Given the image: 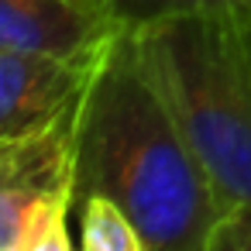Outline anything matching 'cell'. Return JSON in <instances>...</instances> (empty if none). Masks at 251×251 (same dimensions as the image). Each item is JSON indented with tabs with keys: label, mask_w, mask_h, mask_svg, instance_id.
<instances>
[{
	"label": "cell",
	"mask_w": 251,
	"mask_h": 251,
	"mask_svg": "<svg viewBox=\"0 0 251 251\" xmlns=\"http://www.w3.org/2000/svg\"><path fill=\"white\" fill-rule=\"evenodd\" d=\"M100 62L0 49V141L35 134L83 103Z\"/></svg>",
	"instance_id": "cell-4"
},
{
	"label": "cell",
	"mask_w": 251,
	"mask_h": 251,
	"mask_svg": "<svg viewBox=\"0 0 251 251\" xmlns=\"http://www.w3.org/2000/svg\"><path fill=\"white\" fill-rule=\"evenodd\" d=\"M121 35L93 0H0V49L100 62Z\"/></svg>",
	"instance_id": "cell-5"
},
{
	"label": "cell",
	"mask_w": 251,
	"mask_h": 251,
	"mask_svg": "<svg viewBox=\"0 0 251 251\" xmlns=\"http://www.w3.org/2000/svg\"><path fill=\"white\" fill-rule=\"evenodd\" d=\"M86 100V97H83ZM83 103L49 127L0 141V251H73Z\"/></svg>",
	"instance_id": "cell-3"
},
{
	"label": "cell",
	"mask_w": 251,
	"mask_h": 251,
	"mask_svg": "<svg viewBox=\"0 0 251 251\" xmlns=\"http://www.w3.org/2000/svg\"><path fill=\"white\" fill-rule=\"evenodd\" d=\"M124 31L151 28L165 18L196 14V11H251V0H93Z\"/></svg>",
	"instance_id": "cell-7"
},
{
	"label": "cell",
	"mask_w": 251,
	"mask_h": 251,
	"mask_svg": "<svg viewBox=\"0 0 251 251\" xmlns=\"http://www.w3.org/2000/svg\"><path fill=\"white\" fill-rule=\"evenodd\" d=\"M110 196L148 251H206L224 213L182 124L124 31L100 62L79 121L76 200Z\"/></svg>",
	"instance_id": "cell-1"
},
{
	"label": "cell",
	"mask_w": 251,
	"mask_h": 251,
	"mask_svg": "<svg viewBox=\"0 0 251 251\" xmlns=\"http://www.w3.org/2000/svg\"><path fill=\"white\" fill-rule=\"evenodd\" d=\"M134 42L224 210L251 203V11L165 18Z\"/></svg>",
	"instance_id": "cell-2"
},
{
	"label": "cell",
	"mask_w": 251,
	"mask_h": 251,
	"mask_svg": "<svg viewBox=\"0 0 251 251\" xmlns=\"http://www.w3.org/2000/svg\"><path fill=\"white\" fill-rule=\"evenodd\" d=\"M76 248L83 251H148L141 230L110 196H86L73 206Z\"/></svg>",
	"instance_id": "cell-6"
},
{
	"label": "cell",
	"mask_w": 251,
	"mask_h": 251,
	"mask_svg": "<svg viewBox=\"0 0 251 251\" xmlns=\"http://www.w3.org/2000/svg\"><path fill=\"white\" fill-rule=\"evenodd\" d=\"M206 251H251V203H234L220 213Z\"/></svg>",
	"instance_id": "cell-8"
}]
</instances>
